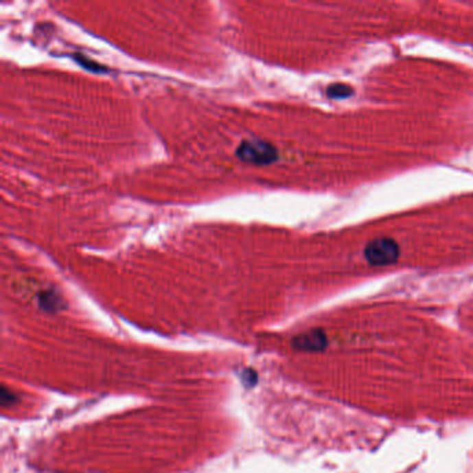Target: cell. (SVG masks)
Segmentation results:
<instances>
[{"mask_svg":"<svg viewBox=\"0 0 473 473\" xmlns=\"http://www.w3.org/2000/svg\"><path fill=\"white\" fill-rule=\"evenodd\" d=\"M236 157L247 164L269 165L278 160V150L269 142L261 139H247L238 146Z\"/></svg>","mask_w":473,"mask_h":473,"instance_id":"1","label":"cell"},{"mask_svg":"<svg viewBox=\"0 0 473 473\" xmlns=\"http://www.w3.org/2000/svg\"><path fill=\"white\" fill-rule=\"evenodd\" d=\"M364 255L373 266L390 265L398 259L400 246L391 238H378L367 244Z\"/></svg>","mask_w":473,"mask_h":473,"instance_id":"2","label":"cell"},{"mask_svg":"<svg viewBox=\"0 0 473 473\" xmlns=\"http://www.w3.org/2000/svg\"><path fill=\"white\" fill-rule=\"evenodd\" d=\"M326 345H327L326 336L321 329H312V330L304 332L296 336L293 341V346L304 351H319V350H323Z\"/></svg>","mask_w":473,"mask_h":473,"instance_id":"3","label":"cell"},{"mask_svg":"<svg viewBox=\"0 0 473 473\" xmlns=\"http://www.w3.org/2000/svg\"><path fill=\"white\" fill-rule=\"evenodd\" d=\"M326 95L330 99H346L353 95V88L345 84H334L326 89Z\"/></svg>","mask_w":473,"mask_h":473,"instance_id":"4","label":"cell"}]
</instances>
